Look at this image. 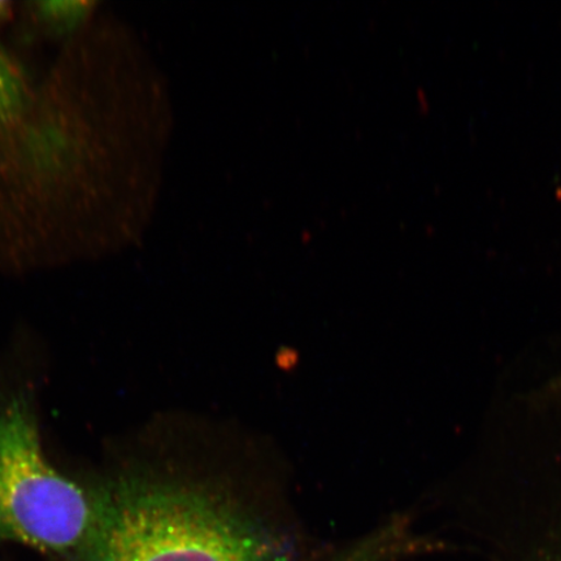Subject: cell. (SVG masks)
Returning a JSON list of instances; mask_svg holds the SVG:
<instances>
[{"mask_svg":"<svg viewBox=\"0 0 561 561\" xmlns=\"http://www.w3.org/2000/svg\"><path fill=\"white\" fill-rule=\"evenodd\" d=\"M23 104V85L18 73L0 55V124L9 122Z\"/></svg>","mask_w":561,"mask_h":561,"instance_id":"4","label":"cell"},{"mask_svg":"<svg viewBox=\"0 0 561 561\" xmlns=\"http://www.w3.org/2000/svg\"><path fill=\"white\" fill-rule=\"evenodd\" d=\"M497 479L466 515L490 561H561V430L525 442L486 471Z\"/></svg>","mask_w":561,"mask_h":561,"instance_id":"3","label":"cell"},{"mask_svg":"<svg viewBox=\"0 0 561 561\" xmlns=\"http://www.w3.org/2000/svg\"><path fill=\"white\" fill-rule=\"evenodd\" d=\"M222 476L129 479L96 493L79 561H293L294 547Z\"/></svg>","mask_w":561,"mask_h":561,"instance_id":"1","label":"cell"},{"mask_svg":"<svg viewBox=\"0 0 561 561\" xmlns=\"http://www.w3.org/2000/svg\"><path fill=\"white\" fill-rule=\"evenodd\" d=\"M96 522V494L48 465L23 401L7 405L0 412V538L79 556Z\"/></svg>","mask_w":561,"mask_h":561,"instance_id":"2","label":"cell"}]
</instances>
